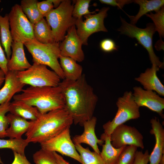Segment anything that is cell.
<instances>
[{
	"label": "cell",
	"instance_id": "4",
	"mask_svg": "<svg viewBox=\"0 0 164 164\" xmlns=\"http://www.w3.org/2000/svg\"><path fill=\"white\" fill-rule=\"evenodd\" d=\"M59 43L44 44L34 39L25 43L24 45L31 54L33 63L49 67L63 80V73L58 61L60 55Z\"/></svg>",
	"mask_w": 164,
	"mask_h": 164
},
{
	"label": "cell",
	"instance_id": "7",
	"mask_svg": "<svg viewBox=\"0 0 164 164\" xmlns=\"http://www.w3.org/2000/svg\"><path fill=\"white\" fill-rule=\"evenodd\" d=\"M120 19L121 25L118 30L121 34L136 39L147 51L152 65L159 68H163V63L161 62L156 55L153 48L152 37L156 31L154 24L148 23L145 28L142 29L138 27L135 25L128 23L121 16Z\"/></svg>",
	"mask_w": 164,
	"mask_h": 164
},
{
	"label": "cell",
	"instance_id": "10",
	"mask_svg": "<svg viewBox=\"0 0 164 164\" xmlns=\"http://www.w3.org/2000/svg\"><path fill=\"white\" fill-rule=\"evenodd\" d=\"M109 9V7H104L97 13L84 15V20L83 18L76 20L77 33L83 45H87L88 38L92 34L100 31L108 32L104 20L107 16Z\"/></svg>",
	"mask_w": 164,
	"mask_h": 164
},
{
	"label": "cell",
	"instance_id": "27",
	"mask_svg": "<svg viewBox=\"0 0 164 164\" xmlns=\"http://www.w3.org/2000/svg\"><path fill=\"white\" fill-rule=\"evenodd\" d=\"M38 2L37 0H22L20 2L22 11L33 25L44 18L38 9Z\"/></svg>",
	"mask_w": 164,
	"mask_h": 164
},
{
	"label": "cell",
	"instance_id": "26",
	"mask_svg": "<svg viewBox=\"0 0 164 164\" xmlns=\"http://www.w3.org/2000/svg\"><path fill=\"white\" fill-rule=\"evenodd\" d=\"M103 141L104 144L102 145L101 152L100 153L101 157L105 164H115L120 154L126 146L119 148H114L111 143L110 136L106 137Z\"/></svg>",
	"mask_w": 164,
	"mask_h": 164
},
{
	"label": "cell",
	"instance_id": "46",
	"mask_svg": "<svg viewBox=\"0 0 164 164\" xmlns=\"http://www.w3.org/2000/svg\"><path fill=\"white\" fill-rule=\"evenodd\" d=\"M1 2V0H0V2Z\"/></svg>",
	"mask_w": 164,
	"mask_h": 164
},
{
	"label": "cell",
	"instance_id": "1",
	"mask_svg": "<svg viewBox=\"0 0 164 164\" xmlns=\"http://www.w3.org/2000/svg\"><path fill=\"white\" fill-rule=\"evenodd\" d=\"M59 85L62 89L65 108L72 117L74 124L83 126L85 121L93 116L98 100L93 88L88 83L84 74L76 81L64 79Z\"/></svg>",
	"mask_w": 164,
	"mask_h": 164
},
{
	"label": "cell",
	"instance_id": "45",
	"mask_svg": "<svg viewBox=\"0 0 164 164\" xmlns=\"http://www.w3.org/2000/svg\"><path fill=\"white\" fill-rule=\"evenodd\" d=\"M159 164H164V154L163 155L161 158Z\"/></svg>",
	"mask_w": 164,
	"mask_h": 164
},
{
	"label": "cell",
	"instance_id": "24",
	"mask_svg": "<svg viewBox=\"0 0 164 164\" xmlns=\"http://www.w3.org/2000/svg\"><path fill=\"white\" fill-rule=\"evenodd\" d=\"M8 15L4 16L0 14V32L2 44L4 48L8 60L10 58L12 54V46L13 40L12 36Z\"/></svg>",
	"mask_w": 164,
	"mask_h": 164
},
{
	"label": "cell",
	"instance_id": "13",
	"mask_svg": "<svg viewBox=\"0 0 164 164\" xmlns=\"http://www.w3.org/2000/svg\"><path fill=\"white\" fill-rule=\"evenodd\" d=\"M67 32L63 40L59 43L60 55L70 57L77 62L83 61L85 58L83 44L77 35L75 25L70 28Z\"/></svg>",
	"mask_w": 164,
	"mask_h": 164
},
{
	"label": "cell",
	"instance_id": "5",
	"mask_svg": "<svg viewBox=\"0 0 164 164\" xmlns=\"http://www.w3.org/2000/svg\"><path fill=\"white\" fill-rule=\"evenodd\" d=\"M72 2L70 0H63L58 7L45 16L56 42L62 41L68 29L75 25L77 19L72 16L74 5Z\"/></svg>",
	"mask_w": 164,
	"mask_h": 164
},
{
	"label": "cell",
	"instance_id": "43",
	"mask_svg": "<svg viewBox=\"0 0 164 164\" xmlns=\"http://www.w3.org/2000/svg\"><path fill=\"white\" fill-rule=\"evenodd\" d=\"M5 74L4 72L0 69V87L4 82Z\"/></svg>",
	"mask_w": 164,
	"mask_h": 164
},
{
	"label": "cell",
	"instance_id": "17",
	"mask_svg": "<svg viewBox=\"0 0 164 164\" xmlns=\"http://www.w3.org/2000/svg\"><path fill=\"white\" fill-rule=\"evenodd\" d=\"M4 86L0 89V105L10 102L15 94L22 91L26 85L17 76L16 72L8 71L5 74Z\"/></svg>",
	"mask_w": 164,
	"mask_h": 164
},
{
	"label": "cell",
	"instance_id": "34",
	"mask_svg": "<svg viewBox=\"0 0 164 164\" xmlns=\"http://www.w3.org/2000/svg\"><path fill=\"white\" fill-rule=\"evenodd\" d=\"M10 103L8 102L0 105V138L6 137V130L9 123L6 114L9 112Z\"/></svg>",
	"mask_w": 164,
	"mask_h": 164
},
{
	"label": "cell",
	"instance_id": "38",
	"mask_svg": "<svg viewBox=\"0 0 164 164\" xmlns=\"http://www.w3.org/2000/svg\"><path fill=\"white\" fill-rule=\"evenodd\" d=\"M100 2L102 3L116 6L118 9H121L124 6L133 2V0H100Z\"/></svg>",
	"mask_w": 164,
	"mask_h": 164
},
{
	"label": "cell",
	"instance_id": "41",
	"mask_svg": "<svg viewBox=\"0 0 164 164\" xmlns=\"http://www.w3.org/2000/svg\"><path fill=\"white\" fill-rule=\"evenodd\" d=\"M53 153L57 164H70L56 152H53Z\"/></svg>",
	"mask_w": 164,
	"mask_h": 164
},
{
	"label": "cell",
	"instance_id": "19",
	"mask_svg": "<svg viewBox=\"0 0 164 164\" xmlns=\"http://www.w3.org/2000/svg\"><path fill=\"white\" fill-rule=\"evenodd\" d=\"M159 68L152 65L151 68H147L135 80L143 86L144 89L153 91L164 96V86L157 75V72Z\"/></svg>",
	"mask_w": 164,
	"mask_h": 164
},
{
	"label": "cell",
	"instance_id": "15",
	"mask_svg": "<svg viewBox=\"0 0 164 164\" xmlns=\"http://www.w3.org/2000/svg\"><path fill=\"white\" fill-rule=\"evenodd\" d=\"M97 121V118L94 116L91 119L85 121L83 125L84 127L83 132L80 135L74 136L73 141L74 143L88 144L93 149L94 152L100 154L101 152L98 144L102 146L104 142L98 139L96 135L95 127Z\"/></svg>",
	"mask_w": 164,
	"mask_h": 164
},
{
	"label": "cell",
	"instance_id": "6",
	"mask_svg": "<svg viewBox=\"0 0 164 164\" xmlns=\"http://www.w3.org/2000/svg\"><path fill=\"white\" fill-rule=\"evenodd\" d=\"M116 104L118 109L114 118L103 126L104 132L100 138L102 141L106 137L110 136L113 130L118 125L140 117L139 107L135 102L131 91L125 92L122 97L118 98Z\"/></svg>",
	"mask_w": 164,
	"mask_h": 164
},
{
	"label": "cell",
	"instance_id": "31",
	"mask_svg": "<svg viewBox=\"0 0 164 164\" xmlns=\"http://www.w3.org/2000/svg\"><path fill=\"white\" fill-rule=\"evenodd\" d=\"M138 147L126 146L120 154L115 164H133Z\"/></svg>",
	"mask_w": 164,
	"mask_h": 164
},
{
	"label": "cell",
	"instance_id": "25",
	"mask_svg": "<svg viewBox=\"0 0 164 164\" xmlns=\"http://www.w3.org/2000/svg\"><path fill=\"white\" fill-rule=\"evenodd\" d=\"M133 2L138 4L140 8L138 12L135 16L128 15L131 23L135 25L138 19L148 12L154 11L156 12L164 6L163 0H135Z\"/></svg>",
	"mask_w": 164,
	"mask_h": 164
},
{
	"label": "cell",
	"instance_id": "33",
	"mask_svg": "<svg viewBox=\"0 0 164 164\" xmlns=\"http://www.w3.org/2000/svg\"><path fill=\"white\" fill-rule=\"evenodd\" d=\"M32 158L35 164H57L53 152L41 148L33 154Z\"/></svg>",
	"mask_w": 164,
	"mask_h": 164
},
{
	"label": "cell",
	"instance_id": "30",
	"mask_svg": "<svg viewBox=\"0 0 164 164\" xmlns=\"http://www.w3.org/2000/svg\"><path fill=\"white\" fill-rule=\"evenodd\" d=\"M74 5L72 12L73 17L76 19L82 18V16L96 13L95 11L91 12L89 10L90 0H77L74 1Z\"/></svg>",
	"mask_w": 164,
	"mask_h": 164
},
{
	"label": "cell",
	"instance_id": "22",
	"mask_svg": "<svg viewBox=\"0 0 164 164\" xmlns=\"http://www.w3.org/2000/svg\"><path fill=\"white\" fill-rule=\"evenodd\" d=\"M60 64L63 71L64 79L71 81H76L82 75L83 68L72 58L60 55L59 57Z\"/></svg>",
	"mask_w": 164,
	"mask_h": 164
},
{
	"label": "cell",
	"instance_id": "8",
	"mask_svg": "<svg viewBox=\"0 0 164 164\" xmlns=\"http://www.w3.org/2000/svg\"><path fill=\"white\" fill-rule=\"evenodd\" d=\"M43 64L33 63L24 71L16 72L17 77L25 85L36 87H56L59 85L61 79L53 71Z\"/></svg>",
	"mask_w": 164,
	"mask_h": 164
},
{
	"label": "cell",
	"instance_id": "36",
	"mask_svg": "<svg viewBox=\"0 0 164 164\" xmlns=\"http://www.w3.org/2000/svg\"><path fill=\"white\" fill-rule=\"evenodd\" d=\"M100 46L102 51L107 53L116 50L118 48L114 42L110 39L102 40L100 43Z\"/></svg>",
	"mask_w": 164,
	"mask_h": 164
},
{
	"label": "cell",
	"instance_id": "37",
	"mask_svg": "<svg viewBox=\"0 0 164 164\" xmlns=\"http://www.w3.org/2000/svg\"><path fill=\"white\" fill-rule=\"evenodd\" d=\"M149 155L147 150L144 153L142 151H137L133 164H148L149 162Z\"/></svg>",
	"mask_w": 164,
	"mask_h": 164
},
{
	"label": "cell",
	"instance_id": "23",
	"mask_svg": "<svg viewBox=\"0 0 164 164\" xmlns=\"http://www.w3.org/2000/svg\"><path fill=\"white\" fill-rule=\"evenodd\" d=\"M33 30L35 39L38 42L44 44L55 42L51 29L44 18L33 25Z\"/></svg>",
	"mask_w": 164,
	"mask_h": 164
},
{
	"label": "cell",
	"instance_id": "14",
	"mask_svg": "<svg viewBox=\"0 0 164 164\" xmlns=\"http://www.w3.org/2000/svg\"><path fill=\"white\" fill-rule=\"evenodd\" d=\"M132 95L134 100L139 107H147L164 118L163 98L153 91L145 90L140 87H134Z\"/></svg>",
	"mask_w": 164,
	"mask_h": 164
},
{
	"label": "cell",
	"instance_id": "47",
	"mask_svg": "<svg viewBox=\"0 0 164 164\" xmlns=\"http://www.w3.org/2000/svg\"></svg>",
	"mask_w": 164,
	"mask_h": 164
},
{
	"label": "cell",
	"instance_id": "11",
	"mask_svg": "<svg viewBox=\"0 0 164 164\" xmlns=\"http://www.w3.org/2000/svg\"><path fill=\"white\" fill-rule=\"evenodd\" d=\"M70 128L63 130L53 138L40 144L41 148L46 151L58 152L82 163L70 135Z\"/></svg>",
	"mask_w": 164,
	"mask_h": 164
},
{
	"label": "cell",
	"instance_id": "18",
	"mask_svg": "<svg viewBox=\"0 0 164 164\" xmlns=\"http://www.w3.org/2000/svg\"><path fill=\"white\" fill-rule=\"evenodd\" d=\"M24 45L21 42H13L11 55L7 65L8 71H22L31 66L26 56Z\"/></svg>",
	"mask_w": 164,
	"mask_h": 164
},
{
	"label": "cell",
	"instance_id": "20",
	"mask_svg": "<svg viewBox=\"0 0 164 164\" xmlns=\"http://www.w3.org/2000/svg\"><path fill=\"white\" fill-rule=\"evenodd\" d=\"M10 127L6 130V137L21 138L32 125L33 121H28L20 116L9 113L7 115Z\"/></svg>",
	"mask_w": 164,
	"mask_h": 164
},
{
	"label": "cell",
	"instance_id": "35",
	"mask_svg": "<svg viewBox=\"0 0 164 164\" xmlns=\"http://www.w3.org/2000/svg\"><path fill=\"white\" fill-rule=\"evenodd\" d=\"M37 6L39 12L44 17L53 9L54 8L50 0L38 2Z\"/></svg>",
	"mask_w": 164,
	"mask_h": 164
},
{
	"label": "cell",
	"instance_id": "44",
	"mask_svg": "<svg viewBox=\"0 0 164 164\" xmlns=\"http://www.w3.org/2000/svg\"><path fill=\"white\" fill-rule=\"evenodd\" d=\"M52 3L54 8L55 9L58 7L62 1V0H50Z\"/></svg>",
	"mask_w": 164,
	"mask_h": 164
},
{
	"label": "cell",
	"instance_id": "28",
	"mask_svg": "<svg viewBox=\"0 0 164 164\" xmlns=\"http://www.w3.org/2000/svg\"><path fill=\"white\" fill-rule=\"evenodd\" d=\"M74 144L80 156L82 164H105L100 154L91 152L88 147L85 148L80 144Z\"/></svg>",
	"mask_w": 164,
	"mask_h": 164
},
{
	"label": "cell",
	"instance_id": "29",
	"mask_svg": "<svg viewBox=\"0 0 164 164\" xmlns=\"http://www.w3.org/2000/svg\"><path fill=\"white\" fill-rule=\"evenodd\" d=\"M29 143L26 139L22 138L8 139L0 138V149H10L13 152L24 155L25 149Z\"/></svg>",
	"mask_w": 164,
	"mask_h": 164
},
{
	"label": "cell",
	"instance_id": "32",
	"mask_svg": "<svg viewBox=\"0 0 164 164\" xmlns=\"http://www.w3.org/2000/svg\"><path fill=\"white\" fill-rule=\"evenodd\" d=\"M145 15L150 18L154 22L156 31L159 33L160 39L164 36V6L155 12V13L150 12Z\"/></svg>",
	"mask_w": 164,
	"mask_h": 164
},
{
	"label": "cell",
	"instance_id": "16",
	"mask_svg": "<svg viewBox=\"0 0 164 164\" xmlns=\"http://www.w3.org/2000/svg\"><path fill=\"white\" fill-rule=\"evenodd\" d=\"M152 129L150 134L154 135L155 144L149 155V164H159L164 154V129L158 118L155 117L151 119Z\"/></svg>",
	"mask_w": 164,
	"mask_h": 164
},
{
	"label": "cell",
	"instance_id": "12",
	"mask_svg": "<svg viewBox=\"0 0 164 164\" xmlns=\"http://www.w3.org/2000/svg\"><path fill=\"white\" fill-rule=\"evenodd\" d=\"M110 137L112 145L116 148L129 145L144 148L143 136L134 127L121 125L115 128Z\"/></svg>",
	"mask_w": 164,
	"mask_h": 164
},
{
	"label": "cell",
	"instance_id": "42",
	"mask_svg": "<svg viewBox=\"0 0 164 164\" xmlns=\"http://www.w3.org/2000/svg\"><path fill=\"white\" fill-rule=\"evenodd\" d=\"M157 50H164V43L162 40V39L158 40L155 46Z\"/></svg>",
	"mask_w": 164,
	"mask_h": 164
},
{
	"label": "cell",
	"instance_id": "9",
	"mask_svg": "<svg viewBox=\"0 0 164 164\" xmlns=\"http://www.w3.org/2000/svg\"><path fill=\"white\" fill-rule=\"evenodd\" d=\"M8 15L13 41L24 44L35 39L33 25L22 11L20 5H14Z\"/></svg>",
	"mask_w": 164,
	"mask_h": 164
},
{
	"label": "cell",
	"instance_id": "3",
	"mask_svg": "<svg viewBox=\"0 0 164 164\" xmlns=\"http://www.w3.org/2000/svg\"><path fill=\"white\" fill-rule=\"evenodd\" d=\"M15 95L14 100L23 101L36 107L41 114L65 108V101L60 85L56 87L30 86Z\"/></svg>",
	"mask_w": 164,
	"mask_h": 164
},
{
	"label": "cell",
	"instance_id": "40",
	"mask_svg": "<svg viewBox=\"0 0 164 164\" xmlns=\"http://www.w3.org/2000/svg\"><path fill=\"white\" fill-rule=\"evenodd\" d=\"M13 152L14 158L11 164H32L28 160L25 155H22L15 152Z\"/></svg>",
	"mask_w": 164,
	"mask_h": 164
},
{
	"label": "cell",
	"instance_id": "21",
	"mask_svg": "<svg viewBox=\"0 0 164 164\" xmlns=\"http://www.w3.org/2000/svg\"><path fill=\"white\" fill-rule=\"evenodd\" d=\"M9 112L26 119L34 121L41 114L37 108L19 100H14L10 103Z\"/></svg>",
	"mask_w": 164,
	"mask_h": 164
},
{
	"label": "cell",
	"instance_id": "39",
	"mask_svg": "<svg viewBox=\"0 0 164 164\" xmlns=\"http://www.w3.org/2000/svg\"><path fill=\"white\" fill-rule=\"evenodd\" d=\"M1 44L0 32V68L6 74L8 71L7 67L8 60L2 47Z\"/></svg>",
	"mask_w": 164,
	"mask_h": 164
},
{
	"label": "cell",
	"instance_id": "2",
	"mask_svg": "<svg viewBox=\"0 0 164 164\" xmlns=\"http://www.w3.org/2000/svg\"><path fill=\"white\" fill-rule=\"evenodd\" d=\"M73 123L72 117L65 108L40 114L36 120L33 121L26 133V139L29 143L41 144L70 127Z\"/></svg>",
	"mask_w": 164,
	"mask_h": 164
}]
</instances>
